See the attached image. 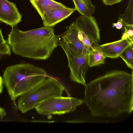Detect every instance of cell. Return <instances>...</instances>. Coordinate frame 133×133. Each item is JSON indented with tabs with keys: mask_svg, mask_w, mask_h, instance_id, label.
Wrapping results in <instances>:
<instances>
[{
	"mask_svg": "<svg viewBox=\"0 0 133 133\" xmlns=\"http://www.w3.org/2000/svg\"><path fill=\"white\" fill-rule=\"evenodd\" d=\"M30 2L41 17L44 12L48 10L66 6L54 0H30Z\"/></svg>",
	"mask_w": 133,
	"mask_h": 133,
	"instance_id": "12",
	"label": "cell"
},
{
	"mask_svg": "<svg viewBox=\"0 0 133 133\" xmlns=\"http://www.w3.org/2000/svg\"><path fill=\"white\" fill-rule=\"evenodd\" d=\"M11 54L9 46L4 39L0 28V59L4 56Z\"/></svg>",
	"mask_w": 133,
	"mask_h": 133,
	"instance_id": "17",
	"label": "cell"
},
{
	"mask_svg": "<svg viewBox=\"0 0 133 133\" xmlns=\"http://www.w3.org/2000/svg\"><path fill=\"white\" fill-rule=\"evenodd\" d=\"M64 88L58 80L49 77L32 89L21 96L18 107L22 113L34 108L44 101L50 98L62 96Z\"/></svg>",
	"mask_w": 133,
	"mask_h": 133,
	"instance_id": "4",
	"label": "cell"
},
{
	"mask_svg": "<svg viewBox=\"0 0 133 133\" xmlns=\"http://www.w3.org/2000/svg\"><path fill=\"white\" fill-rule=\"evenodd\" d=\"M123 33L121 37L122 39L128 38L133 41V29L124 27L122 29Z\"/></svg>",
	"mask_w": 133,
	"mask_h": 133,
	"instance_id": "18",
	"label": "cell"
},
{
	"mask_svg": "<svg viewBox=\"0 0 133 133\" xmlns=\"http://www.w3.org/2000/svg\"><path fill=\"white\" fill-rule=\"evenodd\" d=\"M3 83L2 78L0 76V93H1L3 91Z\"/></svg>",
	"mask_w": 133,
	"mask_h": 133,
	"instance_id": "22",
	"label": "cell"
},
{
	"mask_svg": "<svg viewBox=\"0 0 133 133\" xmlns=\"http://www.w3.org/2000/svg\"><path fill=\"white\" fill-rule=\"evenodd\" d=\"M118 20L122 22V28L125 27L133 29V0H129L124 13L119 15Z\"/></svg>",
	"mask_w": 133,
	"mask_h": 133,
	"instance_id": "15",
	"label": "cell"
},
{
	"mask_svg": "<svg viewBox=\"0 0 133 133\" xmlns=\"http://www.w3.org/2000/svg\"><path fill=\"white\" fill-rule=\"evenodd\" d=\"M22 18L15 3L8 0H0V22L12 29L21 22Z\"/></svg>",
	"mask_w": 133,
	"mask_h": 133,
	"instance_id": "8",
	"label": "cell"
},
{
	"mask_svg": "<svg viewBox=\"0 0 133 133\" xmlns=\"http://www.w3.org/2000/svg\"><path fill=\"white\" fill-rule=\"evenodd\" d=\"M46 76V72L42 68L25 63L7 67L2 78L8 94L14 101L42 82Z\"/></svg>",
	"mask_w": 133,
	"mask_h": 133,
	"instance_id": "3",
	"label": "cell"
},
{
	"mask_svg": "<svg viewBox=\"0 0 133 133\" xmlns=\"http://www.w3.org/2000/svg\"><path fill=\"white\" fill-rule=\"evenodd\" d=\"M74 22L78 29V38L85 46L91 49L98 45L100 40V30L94 17L81 15Z\"/></svg>",
	"mask_w": 133,
	"mask_h": 133,
	"instance_id": "7",
	"label": "cell"
},
{
	"mask_svg": "<svg viewBox=\"0 0 133 133\" xmlns=\"http://www.w3.org/2000/svg\"><path fill=\"white\" fill-rule=\"evenodd\" d=\"M123 26V24L121 21L118 20L116 23H113L112 25V27H115L118 29H122Z\"/></svg>",
	"mask_w": 133,
	"mask_h": 133,
	"instance_id": "20",
	"label": "cell"
},
{
	"mask_svg": "<svg viewBox=\"0 0 133 133\" xmlns=\"http://www.w3.org/2000/svg\"><path fill=\"white\" fill-rule=\"evenodd\" d=\"M122 0H102L104 4L106 5H112L119 3Z\"/></svg>",
	"mask_w": 133,
	"mask_h": 133,
	"instance_id": "19",
	"label": "cell"
},
{
	"mask_svg": "<svg viewBox=\"0 0 133 133\" xmlns=\"http://www.w3.org/2000/svg\"><path fill=\"white\" fill-rule=\"evenodd\" d=\"M88 65L90 67L104 64L106 58L97 46L92 49L88 54Z\"/></svg>",
	"mask_w": 133,
	"mask_h": 133,
	"instance_id": "14",
	"label": "cell"
},
{
	"mask_svg": "<svg viewBox=\"0 0 133 133\" xmlns=\"http://www.w3.org/2000/svg\"><path fill=\"white\" fill-rule=\"evenodd\" d=\"M60 38L52 27L43 26L26 31L12 28L7 43L15 54L34 59L45 60L58 46Z\"/></svg>",
	"mask_w": 133,
	"mask_h": 133,
	"instance_id": "2",
	"label": "cell"
},
{
	"mask_svg": "<svg viewBox=\"0 0 133 133\" xmlns=\"http://www.w3.org/2000/svg\"><path fill=\"white\" fill-rule=\"evenodd\" d=\"M78 30L74 22L67 28L66 30L62 34L58 35L60 38L76 51L88 55L91 49L85 46L79 39L78 35Z\"/></svg>",
	"mask_w": 133,
	"mask_h": 133,
	"instance_id": "10",
	"label": "cell"
},
{
	"mask_svg": "<svg viewBox=\"0 0 133 133\" xmlns=\"http://www.w3.org/2000/svg\"><path fill=\"white\" fill-rule=\"evenodd\" d=\"M75 10V8L66 6L48 10L44 12L41 17L43 26L53 27L68 17Z\"/></svg>",
	"mask_w": 133,
	"mask_h": 133,
	"instance_id": "9",
	"label": "cell"
},
{
	"mask_svg": "<svg viewBox=\"0 0 133 133\" xmlns=\"http://www.w3.org/2000/svg\"><path fill=\"white\" fill-rule=\"evenodd\" d=\"M132 45H133V41L127 38L98 45L97 46L106 57L117 58L126 48Z\"/></svg>",
	"mask_w": 133,
	"mask_h": 133,
	"instance_id": "11",
	"label": "cell"
},
{
	"mask_svg": "<svg viewBox=\"0 0 133 133\" xmlns=\"http://www.w3.org/2000/svg\"><path fill=\"white\" fill-rule=\"evenodd\" d=\"M84 102L83 100L72 97H55L42 102L35 108L41 115H61L75 111Z\"/></svg>",
	"mask_w": 133,
	"mask_h": 133,
	"instance_id": "6",
	"label": "cell"
},
{
	"mask_svg": "<svg viewBox=\"0 0 133 133\" xmlns=\"http://www.w3.org/2000/svg\"><path fill=\"white\" fill-rule=\"evenodd\" d=\"M58 46L62 48L67 57L70 79L85 86V74L89 66L88 55L76 51L60 39Z\"/></svg>",
	"mask_w": 133,
	"mask_h": 133,
	"instance_id": "5",
	"label": "cell"
},
{
	"mask_svg": "<svg viewBox=\"0 0 133 133\" xmlns=\"http://www.w3.org/2000/svg\"><path fill=\"white\" fill-rule=\"evenodd\" d=\"M6 114L5 110L0 106V117L2 118L6 116Z\"/></svg>",
	"mask_w": 133,
	"mask_h": 133,
	"instance_id": "21",
	"label": "cell"
},
{
	"mask_svg": "<svg viewBox=\"0 0 133 133\" xmlns=\"http://www.w3.org/2000/svg\"><path fill=\"white\" fill-rule=\"evenodd\" d=\"M84 102L94 117H115L133 109V73L113 70L86 84Z\"/></svg>",
	"mask_w": 133,
	"mask_h": 133,
	"instance_id": "1",
	"label": "cell"
},
{
	"mask_svg": "<svg viewBox=\"0 0 133 133\" xmlns=\"http://www.w3.org/2000/svg\"><path fill=\"white\" fill-rule=\"evenodd\" d=\"M125 62L126 65L132 70L133 69V45L126 48L119 57Z\"/></svg>",
	"mask_w": 133,
	"mask_h": 133,
	"instance_id": "16",
	"label": "cell"
},
{
	"mask_svg": "<svg viewBox=\"0 0 133 133\" xmlns=\"http://www.w3.org/2000/svg\"><path fill=\"white\" fill-rule=\"evenodd\" d=\"M76 10L82 16H92L95 12V7L92 4L91 0H72Z\"/></svg>",
	"mask_w": 133,
	"mask_h": 133,
	"instance_id": "13",
	"label": "cell"
}]
</instances>
